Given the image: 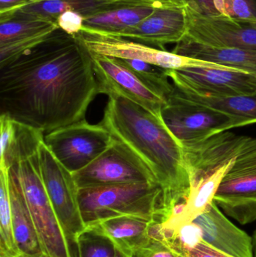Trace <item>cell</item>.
Segmentation results:
<instances>
[{"label": "cell", "mask_w": 256, "mask_h": 257, "mask_svg": "<svg viewBox=\"0 0 256 257\" xmlns=\"http://www.w3.org/2000/svg\"><path fill=\"white\" fill-rule=\"evenodd\" d=\"M99 94L90 51L60 28L0 67V115L44 134L85 120Z\"/></svg>", "instance_id": "cell-1"}, {"label": "cell", "mask_w": 256, "mask_h": 257, "mask_svg": "<svg viewBox=\"0 0 256 257\" xmlns=\"http://www.w3.org/2000/svg\"><path fill=\"white\" fill-rule=\"evenodd\" d=\"M101 124L154 175L163 190L161 217L186 202L190 177L183 146L156 117L138 104L110 96Z\"/></svg>", "instance_id": "cell-2"}, {"label": "cell", "mask_w": 256, "mask_h": 257, "mask_svg": "<svg viewBox=\"0 0 256 257\" xmlns=\"http://www.w3.org/2000/svg\"><path fill=\"white\" fill-rule=\"evenodd\" d=\"M183 148L192 181H198L231 160L215 203L240 224L255 221L256 138L226 131Z\"/></svg>", "instance_id": "cell-3"}, {"label": "cell", "mask_w": 256, "mask_h": 257, "mask_svg": "<svg viewBox=\"0 0 256 257\" xmlns=\"http://www.w3.org/2000/svg\"><path fill=\"white\" fill-rule=\"evenodd\" d=\"M9 168L19 178L44 254L80 257L78 244L67 233L51 205L42 179L39 143L23 139L15 145Z\"/></svg>", "instance_id": "cell-4"}, {"label": "cell", "mask_w": 256, "mask_h": 257, "mask_svg": "<svg viewBox=\"0 0 256 257\" xmlns=\"http://www.w3.org/2000/svg\"><path fill=\"white\" fill-rule=\"evenodd\" d=\"M78 203L86 226L119 216H135L151 221L163 205V190L157 183L79 189Z\"/></svg>", "instance_id": "cell-5"}, {"label": "cell", "mask_w": 256, "mask_h": 257, "mask_svg": "<svg viewBox=\"0 0 256 257\" xmlns=\"http://www.w3.org/2000/svg\"><path fill=\"white\" fill-rule=\"evenodd\" d=\"M161 117L182 146L196 143L231 128L252 125L244 119L187 100L179 96L174 88L167 99Z\"/></svg>", "instance_id": "cell-6"}, {"label": "cell", "mask_w": 256, "mask_h": 257, "mask_svg": "<svg viewBox=\"0 0 256 257\" xmlns=\"http://www.w3.org/2000/svg\"><path fill=\"white\" fill-rule=\"evenodd\" d=\"M114 142L101 123L90 124L86 119L44 136V143L53 155L72 174L93 163Z\"/></svg>", "instance_id": "cell-7"}, {"label": "cell", "mask_w": 256, "mask_h": 257, "mask_svg": "<svg viewBox=\"0 0 256 257\" xmlns=\"http://www.w3.org/2000/svg\"><path fill=\"white\" fill-rule=\"evenodd\" d=\"M42 179L51 205L60 223L74 241L86 229L78 203V189L73 175L64 167L48 147L44 139L39 146Z\"/></svg>", "instance_id": "cell-8"}, {"label": "cell", "mask_w": 256, "mask_h": 257, "mask_svg": "<svg viewBox=\"0 0 256 257\" xmlns=\"http://www.w3.org/2000/svg\"><path fill=\"white\" fill-rule=\"evenodd\" d=\"M72 175L78 189L136 183L159 184L152 172L115 139L93 163Z\"/></svg>", "instance_id": "cell-9"}, {"label": "cell", "mask_w": 256, "mask_h": 257, "mask_svg": "<svg viewBox=\"0 0 256 257\" xmlns=\"http://www.w3.org/2000/svg\"><path fill=\"white\" fill-rule=\"evenodd\" d=\"M176 88L199 96L225 97L256 94V75L226 66H187L168 71Z\"/></svg>", "instance_id": "cell-10"}, {"label": "cell", "mask_w": 256, "mask_h": 257, "mask_svg": "<svg viewBox=\"0 0 256 257\" xmlns=\"http://www.w3.org/2000/svg\"><path fill=\"white\" fill-rule=\"evenodd\" d=\"M78 35L90 53L110 58L141 60L170 70L187 66H222L178 55L172 51L168 52L166 50L158 49L125 38L86 31H81Z\"/></svg>", "instance_id": "cell-11"}, {"label": "cell", "mask_w": 256, "mask_h": 257, "mask_svg": "<svg viewBox=\"0 0 256 257\" xmlns=\"http://www.w3.org/2000/svg\"><path fill=\"white\" fill-rule=\"evenodd\" d=\"M186 8L187 33L185 37L216 48L256 51V22L227 17L204 16Z\"/></svg>", "instance_id": "cell-12"}, {"label": "cell", "mask_w": 256, "mask_h": 257, "mask_svg": "<svg viewBox=\"0 0 256 257\" xmlns=\"http://www.w3.org/2000/svg\"><path fill=\"white\" fill-rule=\"evenodd\" d=\"M93 69L101 94L118 96L138 104L156 117H161L167 101L144 85L132 72L115 59L91 54Z\"/></svg>", "instance_id": "cell-13"}, {"label": "cell", "mask_w": 256, "mask_h": 257, "mask_svg": "<svg viewBox=\"0 0 256 257\" xmlns=\"http://www.w3.org/2000/svg\"><path fill=\"white\" fill-rule=\"evenodd\" d=\"M192 222L201 241L234 257H254L252 238L232 223L215 202Z\"/></svg>", "instance_id": "cell-14"}, {"label": "cell", "mask_w": 256, "mask_h": 257, "mask_svg": "<svg viewBox=\"0 0 256 257\" xmlns=\"http://www.w3.org/2000/svg\"><path fill=\"white\" fill-rule=\"evenodd\" d=\"M186 33V8L183 6H173L156 8L150 16L138 25L113 36L136 41L165 51V45L179 43Z\"/></svg>", "instance_id": "cell-15"}, {"label": "cell", "mask_w": 256, "mask_h": 257, "mask_svg": "<svg viewBox=\"0 0 256 257\" xmlns=\"http://www.w3.org/2000/svg\"><path fill=\"white\" fill-rule=\"evenodd\" d=\"M173 6L180 5L153 0H45L30 3L18 10L2 15H20L56 22L59 15L66 11L78 12L84 18H88L122 8L133 6L161 8Z\"/></svg>", "instance_id": "cell-16"}, {"label": "cell", "mask_w": 256, "mask_h": 257, "mask_svg": "<svg viewBox=\"0 0 256 257\" xmlns=\"http://www.w3.org/2000/svg\"><path fill=\"white\" fill-rule=\"evenodd\" d=\"M150 220L142 217L119 216L88 225L86 230L108 238L120 253L133 257L136 250L150 240Z\"/></svg>", "instance_id": "cell-17"}, {"label": "cell", "mask_w": 256, "mask_h": 257, "mask_svg": "<svg viewBox=\"0 0 256 257\" xmlns=\"http://www.w3.org/2000/svg\"><path fill=\"white\" fill-rule=\"evenodd\" d=\"M9 185L12 207V226L15 241L21 255L44 254L18 175L9 168Z\"/></svg>", "instance_id": "cell-18"}, {"label": "cell", "mask_w": 256, "mask_h": 257, "mask_svg": "<svg viewBox=\"0 0 256 257\" xmlns=\"http://www.w3.org/2000/svg\"><path fill=\"white\" fill-rule=\"evenodd\" d=\"M196 60L216 63L256 75V51L237 48H216L184 37L172 51Z\"/></svg>", "instance_id": "cell-19"}, {"label": "cell", "mask_w": 256, "mask_h": 257, "mask_svg": "<svg viewBox=\"0 0 256 257\" xmlns=\"http://www.w3.org/2000/svg\"><path fill=\"white\" fill-rule=\"evenodd\" d=\"M156 8L153 6H133L99 14L85 18L81 31L114 36L138 25L150 16Z\"/></svg>", "instance_id": "cell-20"}, {"label": "cell", "mask_w": 256, "mask_h": 257, "mask_svg": "<svg viewBox=\"0 0 256 257\" xmlns=\"http://www.w3.org/2000/svg\"><path fill=\"white\" fill-rule=\"evenodd\" d=\"M174 90L179 96L191 102L214 108L233 117L244 119L250 122L251 124L256 123V94L213 97L182 91L175 87Z\"/></svg>", "instance_id": "cell-21"}, {"label": "cell", "mask_w": 256, "mask_h": 257, "mask_svg": "<svg viewBox=\"0 0 256 257\" xmlns=\"http://www.w3.org/2000/svg\"><path fill=\"white\" fill-rule=\"evenodd\" d=\"M57 23L40 18L9 15L0 17V45L18 42L36 35L52 33Z\"/></svg>", "instance_id": "cell-22"}, {"label": "cell", "mask_w": 256, "mask_h": 257, "mask_svg": "<svg viewBox=\"0 0 256 257\" xmlns=\"http://www.w3.org/2000/svg\"><path fill=\"white\" fill-rule=\"evenodd\" d=\"M115 59V58H114ZM122 66L132 72L144 85L167 101L174 90L168 75L169 69H165L141 60L115 59Z\"/></svg>", "instance_id": "cell-23"}, {"label": "cell", "mask_w": 256, "mask_h": 257, "mask_svg": "<svg viewBox=\"0 0 256 257\" xmlns=\"http://www.w3.org/2000/svg\"><path fill=\"white\" fill-rule=\"evenodd\" d=\"M0 254L21 256L14 235L9 168L0 167Z\"/></svg>", "instance_id": "cell-24"}, {"label": "cell", "mask_w": 256, "mask_h": 257, "mask_svg": "<svg viewBox=\"0 0 256 257\" xmlns=\"http://www.w3.org/2000/svg\"><path fill=\"white\" fill-rule=\"evenodd\" d=\"M182 257H234L201 241L195 226L183 230L171 245Z\"/></svg>", "instance_id": "cell-25"}, {"label": "cell", "mask_w": 256, "mask_h": 257, "mask_svg": "<svg viewBox=\"0 0 256 257\" xmlns=\"http://www.w3.org/2000/svg\"><path fill=\"white\" fill-rule=\"evenodd\" d=\"M80 257H116L117 249L108 238L86 230L78 239Z\"/></svg>", "instance_id": "cell-26"}, {"label": "cell", "mask_w": 256, "mask_h": 257, "mask_svg": "<svg viewBox=\"0 0 256 257\" xmlns=\"http://www.w3.org/2000/svg\"><path fill=\"white\" fill-rule=\"evenodd\" d=\"M213 3L219 15L256 22V0H213Z\"/></svg>", "instance_id": "cell-27"}, {"label": "cell", "mask_w": 256, "mask_h": 257, "mask_svg": "<svg viewBox=\"0 0 256 257\" xmlns=\"http://www.w3.org/2000/svg\"><path fill=\"white\" fill-rule=\"evenodd\" d=\"M133 257H182L166 243L150 238V241L136 250Z\"/></svg>", "instance_id": "cell-28"}, {"label": "cell", "mask_w": 256, "mask_h": 257, "mask_svg": "<svg viewBox=\"0 0 256 257\" xmlns=\"http://www.w3.org/2000/svg\"><path fill=\"white\" fill-rule=\"evenodd\" d=\"M84 20L85 18L78 12L66 11L59 15L56 22L59 28L65 33L75 36L82 30Z\"/></svg>", "instance_id": "cell-29"}, {"label": "cell", "mask_w": 256, "mask_h": 257, "mask_svg": "<svg viewBox=\"0 0 256 257\" xmlns=\"http://www.w3.org/2000/svg\"><path fill=\"white\" fill-rule=\"evenodd\" d=\"M0 130H1V160H3L7 155L9 148L13 142L15 136V121L5 115H0Z\"/></svg>", "instance_id": "cell-30"}, {"label": "cell", "mask_w": 256, "mask_h": 257, "mask_svg": "<svg viewBox=\"0 0 256 257\" xmlns=\"http://www.w3.org/2000/svg\"><path fill=\"white\" fill-rule=\"evenodd\" d=\"M185 7L204 16H219L213 0H182Z\"/></svg>", "instance_id": "cell-31"}, {"label": "cell", "mask_w": 256, "mask_h": 257, "mask_svg": "<svg viewBox=\"0 0 256 257\" xmlns=\"http://www.w3.org/2000/svg\"><path fill=\"white\" fill-rule=\"evenodd\" d=\"M32 3V0H0V15L10 13Z\"/></svg>", "instance_id": "cell-32"}, {"label": "cell", "mask_w": 256, "mask_h": 257, "mask_svg": "<svg viewBox=\"0 0 256 257\" xmlns=\"http://www.w3.org/2000/svg\"><path fill=\"white\" fill-rule=\"evenodd\" d=\"M252 244H253V255L254 257H256V229L252 235Z\"/></svg>", "instance_id": "cell-33"}, {"label": "cell", "mask_w": 256, "mask_h": 257, "mask_svg": "<svg viewBox=\"0 0 256 257\" xmlns=\"http://www.w3.org/2000/svg\"><path fill=\"white\" fill-rule=\"evenodd\" d=\"M153 1L160 2V3H171V4H177V3H173V2L169 1V0H153ZM177 5H179V4H177ZM180 6H182V5H180Z\"/></svg>", "instance_id": "cell-34"}, {"label": "cell", "mask_w": 256, "mask_h": 257, "mask_svg": "<svg viewBox=\"0 0 256 257\" xmlns=\"http://www.w3.org/2000/svg\"><path fill=\"white\" fill-rule=\"evenodd\" d=\"M169 1L173 2V3H177V4L182 5V6H184V4H183V2H182V0H169Z\"/></svg>", "instance_id": "cell-35"}, {"label": "cell", "mask_w": 256, "mask_h": 257, "mask_svg": "<svg viewBox=\"0 0 256 257\" xmlns=\"http://www.w3.org/2000/svg\"><path fill=\"white\" fill-rule=\"evenodd\" d=\"M116 257H127L125 256L124 254H123V253H120V251H118V250H117V256Z\"/></svg>", "instance_id": "cell-36"}, {"label": "cell", "mask_w": 256, "mask_h": 257, "mask_svg": "<svg viewBox=\"0 0 256 257\" xmlns=\"http://www.w3.org/2000/svg\"><path fill=\"white\" fill-rule=\"evenodd\" d=\"M21 257H47L45 254L41 255V256H26V255H21Z\"/></svg>", "instance_id": "cell-37"}, {"label": "cell", "mask_w": 256, "mask_h": 257, "mask_svg": "<svg viewBox=\"0 0 256 257\" xmlns=\"http://www.w3.org/2000/svg\"><path fill=\"white\" fill-rule=\"evenodd\" d=\"M0 257H21V256H8V255L0 254Z\"/></svg>", "instance_id": "cell-38"}]
</instances>
